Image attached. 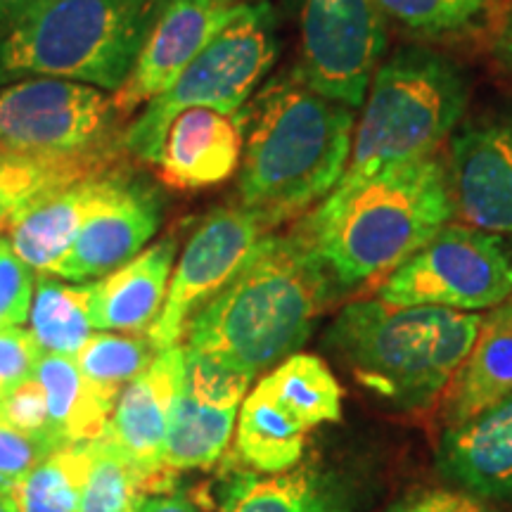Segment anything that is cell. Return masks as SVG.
Returning a JSON list of instances; mask_svg holds the SVG:
<instances>
[{
	"label": "cell",
	"instance_id": "1",
	"mask_svg": "<svg viewBox=\"0 0 512 512\" xmlns=\"http://www.w3.org/2000/svg\"><path fill=\"white\" fill-rule=\"evenodd\" d=\"M335 292L328 268L294 230L268 233L188 320L183 347L256 377L304 347Z\"/></svg>",
	"mask_w": 512,
	"mask_h": 512
},
{
	"label": "cell",
	"instance_id": "2",
	"mask_svg": "<svg viewBox=\"0 0 512 512\" xmlns=\"http://www.w3.org/2000/svg\"><path fill=\"white\" fill-rule=\"evenodd\" d=\"M356 110L323 98L294 74L275 76L238 112V197L271 226L318 207L342 181Z\"/></svg>",
	"mask_w": 512,
	"mask_h": 512
},
{
	"label": "cell",
	"instance_id": "3",
	"mask_svg": "<svg viewBox=\"0 0 512 512\" xmlns=\"http://www.w3.org/2000/svg\"><path fill=\"white\" fill-rule=\"evenodd\" d=\"M453 219L446 155L437 152L335 188L292 230L339 290H356L387 278Z\"/></svg>",
	"mask_w": 512,
	"mask_h": 512
},
{
	"label": "cell",
	"instance_id": "4",
	"mask_svg": "<svg viewBox=\"0 0 512 512\" xmlns=\"http://www.w3.org/2000/svg\"><path fill=\"white\" fill-rule=\"evenodd\" d=\"M479 325V313L377 297L344 306L325 332V344L377 399L396 411H422L446 394Z\"/></svg>",
	"mask_w": 512,
	"mask_h": 512
},
{
	"label": "cell",
	"instance_id": "5",
	"mask_svg": "<svg viewBox=\"0 0 512 512\" xmlns=\"http://www.w3.org/2000/svg\"><path fill=\"white\" fill-rule=\"evenodd\" d=\"M467 102L470 81L451 57L420 43L396 48L370 81L337 188L437 155L463 119Z\"/></svg>",
	"mask_w": 512,
	"mask_h": 512
},
{
	"label": "cell",
	"instance_id": "6",
	"mask_svg": "<svg viewBox=\"0 0 512 512\" xmlns=\"http://www.w3.org/2000/svg\"><path fill=\"white\" fill-rule=\"evenodd\" d=\"M159 0H41L0 38V83L67 79L124 86Z\"/></svg>",
	"mask_w": 512,
	"mask_h": 512
},
{
	"label": "cell",
	"instance_id": "7",
	"mask_svg": "<svg viewBox=\"0 0 512 512\" xmlns=\"http://www.w3.org/2000/svg\"><path fill=\"white\" fill-rule=\"evenodd\" d=\"M278 57L275 12L266 0L249 3L223 27L214 41L188 64L169 91L147 102L121 136V150L155 164L164 133L185 110L235 114L247 105Z\"/></svg>",
	"mask_w": 512,
	"mask_h": 512
},
{
	"label": "cell",
	"instance_id": "8",
	"mask_svg": "<svg viewBox=\"0 0 512 512\" xmlns=\"http://www.w3.org/2000/svg\"><path fill=\"white\" fill-rule=\"evenodd\" d=\"M377 297L465 313L496 309L512 297V254L496 233L448 223L382 280Z\"/></svg>",
	"mask_w": 512,
	"mask_h": 512
},
{
	"label": "cell",
	"instance_id": "9",
	"mask_svg": "<svg viewBox=\"0 0 512 512\" xmlns=\"http://www.w3.org/2000/svg\"><path fill=\"white\" fill-rule=\"evenodd\" d=\"M294 76L323 98L361 110L387 57L389 22L375 0H297Z\"/></svg>",
	"mask_w": 512,
	"mask_h": 512
},
{
	"label": "cell",
	"instance_id": "10",
	"mask_svg": "<svg viewBox=\"0 0 512 512\" xmlns=\"http://www.w3.org/2000/svg\"><path fill=\"white\" fill-rule=\"evenodd\" d=\"M117 117L110 95L88 83L19 79L0 88V147L53 157L110 152Z\"/></svg>",
	"mask_w": 512,
	"mask_h": 512
},
{
	"label": "cell",
	"instance_id": "11",
	"mask_svg": "<svg viewBox=\"0 0 512 512\" xmlns=\"http://www.w3.org/2000/svg\"><path fill=\"white\" fill-rule=\"evenodd\" d=\"M271 230L264 216L242 204L211 211L190 235L171 273L164 309L145 332L157 351L183 342L188 320L235 278Z\"/></svg>",
	"mask_w": 512,
	"mask_h": 512
},
{
	"label": "cell",
	"instance_id": "12",
	"mask_svg": "<svg viewBox=\"0 0 512 512\" xmlns=\"http://www.w3.org/2000/svg\"><path fill=\"white\" fill-rule=\"evenodd\" d=\"M446 171L460 223L512 233V112L465 121L448 140Z\"/></svg>",
	"mask_w": 512,
	"mask_h": 512
},
{
	"label": "cell",
	"instance_id": "13",
	"mask_svg": "<svg viewBox=\"0 0 512 512\" xmlns=\"http://www.w3.org/2000/svg\"><path fill=\"white\" fill-rule=\"evenodd\" d=\"M245 5L230 0H159L124 86L112 95L119 117L138 112L174 86L188 64Z\"/></svg>",
	"mask_w": 512,
	"mask_h": 512
},
{
	"label": "cell",
	"instance_id": "14",
	"mask_svg": "<svg viewBox=\"0 0 512 512\" xmlns=\"http://www.w3.org/2000/svg\"><path fill=\"white\" fill-rule=\"evenodd\" d=\"M162 223L159 192L133 176L88 216L50 275L72 283L105 278L143 252Z\"/></svg>",
	"mask_w": 512,
	"mask_h": 512
},
{
	"label": "cell",
	"instance_id": "15",
	"mask_svg": "<svg viewBox=\"0 0 512 512\" xmlns=\"http://www.w3.org/2000/svg\"><path fill=\"white\" fill-rule=\"evenodd\" d=\"M183 375V344L159 351L150 366L121 392L105 432L107 441L155 479L159 494L169 491V475H176L164 467V448L171 411L183 392Z\"/></svg>",
	"mask_w": 512,
	"mask_h": 512
},
{
	"label": "cell",
	"instance_id": "16",
	"mask_svg": "<svg viewBox=\"0 0 512 512\" xmlns=\"http://www.w3.org/2000/svg\"><path fill=\"white\" fill-rule=\"evenodd\" d=\"M126 176L121 166H107L24 207L8 226V240L19 259L31 271H53L88 216L124 183Z\"/></svg>",
	"mask_w": 512,
	"mask_h": 512
},
{
	"label": "cell",
	"instance_id": "17",
	"mask_svg": "<svg viewBox=\"0 0 512 512\" xmlns=\"http://www.w3.org/2000/svg\"><path fill=\"white\" fill-rule=\"evenodd\" d=\"M437 470L482 501H512V394L475 418L446 427Z\"/></svg>",
	"mask_w": 512,
	"mask_h": 512
},
{
	"label": "cell",
	"instance_id": "18",
	"mask_svg": "<svg viewBox=\"0 0 512 512\" xmlns=\"http://www.w3.org/2000/svg\"><path fill=\"white\" fill-rule=\"evenodd\" d=\"M242 128L238 112L195 107L174 117L155 159L157 174L178 190L209 188L240 169Z\"/></svg>",
	"mask_w": 512,
	"mask_h": 512
},
{
	"label": "cell",
	"instance_id": "19",
	"mask_svg": "<svg viewBox=\"0 0 512 512\" xmlns=\"http://www.w3.org/2000/svg\"><path fill=\"white\" fill-rule=\"evenodd\" d=\"M176 240L164 238L98 283H88V311L98 330L147 332L164 309L176 266Z\"/></svg>",
	"mask_w": 512,
	"mask_h": 512
},
{
	"label": "cell",
	"instance_id": "20",
	"mask_svg": "<svg viewBox=\"0 0 512 512\" xmlns=\"http://www.w3.org/2000/svg\"><path fill=\"white\" fill-rule=\"evenodd\" d=\"M512 394V299L482 316L477 339L446 389V425L475 418Z\"/></svg>",
	"mask_w": 512,
	"mask_h": 512
},
{
	"label": "cell",
	"instance_id": "21",
	"mask_svg": "<svg viewBox=\"0 0 512 512\" xmlns=\"http://www.w3.org/2000/svg\"><path fill=\"white\" fill-rule=\"evenodd\" d=\"M221 512H354V503L332 472L294 465L264 477L238 472L223 486Z\"/></svg>",
	"mask_w": 512,
	"mask_h": 512
},
{
	"label": "cell",
	"instance_id": "22",
	"mask_svg": "<svg viewBox=\"0 0 512 512\" xmlns=\"http://www.w3.org/2000/svg\"><path fill=\"white\" fill-rule=\"evenodd\" d=\"M420 46L465 48L494 41L512 0H375Z\"/></svg>",
	"mask_w": 512,
	"mask_h": 512
},
{
	"label": "cell",
	"instance_id": "23",
	"mask_svg": "<svg viewBox=\"0 0 512 512\" xmlns=\"http://www.w3.org/2000/svg\"><path fill=\"white\" fill-rule=\"evenodd\" d=\"M34 377L46 392L50 427L60 434L64 444H83L105 437L114 408L83 380L74 358L43 351Z\"/></svg>",
	"mask_w": 512,
	"mask_h": 512
},
{
	"label": "cell",
	"instance_id": "24",
	"mask_svg": "<svg viewBox=\"0 0 512 512\" xmlns=\"http://www.w3.org/2000/svg\"><path fill=\"white\" fill-rule=\"evenodd\" d=\"M107 166H114V150L98 155L53 157L0 147V230H8L19 211L38 197Z\"/></svg>",
	"mask_w": 512,
	"mask_h": 512
},
{
	"label": "cell",
	"instance_id": "25",
	"mask_svg": "<svg viewBox=\"0 0 512 512\" xmlns=\"http://www.w3.org/2000/svg\"><path fill=\"white\" fill-rule=\"evenodd\" d=\"M309 430L299 420L271 399L256 384L254 392L245 396L238 413V448L240 460L254 472L278 475L292 470L304 456V437Z\"/></svg>",
	"mask_w": 512,
	"mask_h": 512
},
{
	"label": "cell",
	"instance_id": "26",
	"mask_svg": "<svg viewBox=\"0 0 512 512\" xmlns=\"http://www.w3.org/2000/svg\"><path fill=\"white\" fill-rule=\"evenodd\" d=\"M306 430L342 420V387L328 363L313 354H292L259 382Z\"/></svg>",
	"mask_w": 512,
	"mask_h": 512
},
{
	"label": "cell",
	"instance_id": "27",
	"mask_svg": "<svg viewBox=\"0 0 512 512\" xmlns=\"http://www.w3.org/2000/svg\"><path fill=\"white\" fill-rule=\"evenodd\" d=\"M240 408L200 403L181 392L166 432L164 467L171 472L207 470L226 453Z\"/></svg>",
	"mask_w": 512,
	"mask_h": 512
},
{
	"label": "cell",
	"instance_id": "28",
	"mask_svg": "<svg viewBox=\"0 0 512 512\" xmlns=\"http://www.w3.org/2000/svg\"><path fill=\"white\" fill-rule=\"evenodd\" d=\"M31 332L46 354L74 358L93 337L88 311V283L67 285L62 278L41 273L31 299Z\"/></svg>",
	"mask_w": 512,
	"mask_h": 512
},
{
	"label": "cell",
	"instance_id": "29",
	"mask_svg": "<svg viewBox=\"0 0 512 512\" xmlns=\"http://www.w3.org/2000/svg\"><path fill=\"white\" fill-rule=\"evenodd\" d=\"M159 486L105 437L91 441V463L81 489L79 512H140Z\"/></svg>",
	"mask_w": 512,
	"mask_h": 512
},
{
	"label": "cell",
	"instance_id": "30",
	"mask_svg": "<svg viewBox=\"0 0 512 512\" xmlns=\"http://www.w3.org/2000/svg\"><path fill=\"white\" fill-rule=\"evenodd\" d=\"M159 351L150 337L138 335H93L74 356L76 368L81 370L83 380L98 392L102 401L114 408L121 392L131 384L143 370L150 366Z\"/></svg>",
	"mask_w": 512,
	"mask_h": 512
},
{
	"label": "cell",
	"instance_id": "31",
	"mask_svg": "<svg viewBox=\"0 0 512 512\" xmlns=\"http://www.w3.org/2000/svg\"><path fill=\"white\" fill-rule=\"evenodd\" d=\"M91 463V441L67 444L10 486L17 512H79L81 489Z\"/></svg>",
	"mask_w": 512,
	"mask_h": 512
},
{
	"label": "cell",
	"instance_id": "32",
	"mask_svg": "<svg viewBox=\"0 0 512 512\" xmlns=\"http://www.w3.org/2000/svg\"><path fill=\"white\" fill-rule=\"evenodd\" d=\"M185 358V375H183V392L190 399L200 403H211V406H223V408H240V403L245 401L249 384L254 377L238 370L223 366L219 361H211V358L195 354L183 347Z\"/></svg>",
	"mask_w": 512,
	"mask_h": 512
},
{
	"label": "cell",
	"instance_id": "33",
	"mask_svg": "<svg viewBox=\"0 0 512 512\" xmlns=\"http://www.w3.org/2000/svg\"><path fill=\"white\" fill-rule=\"evenodd\" d=\"M67 446L57 434H31L0 415V484L15 486L46 463L57 448Z\"/></svg>",
	"mask_w": 512,
	"mask_h": 512
},
{
	"label": "cell",
	"instance_id": "34",
	"mask_svg": "<svg viewBox=\"0 0 512 512\" xmlns=\"http://www.w3.org/2000/svg\"><path fill=\"white\" fill-rule=\"evenodd\" d=\"M34 275L19 259L10 240L0 235V330L19 328L29 318Z\"/></svg>",
	"mask_w": 512,
	"mask_h": 512
},
{
	"label": "cell",
	"instance_id": "35",
	"mask_svg": "<svg viewBox=\"0 0 512 512\" xmlns=\"http://www.w3.org/2000/svg\"><path fill=\"white\" fill-rule=\"evenodd\" d=\"M0 415L10 422V425L19 427V430L31 434H57L50 427L48 415V399L43 392L41 382L36 377L24 380L17 387L5 392L3 401H0ZM60 437V434H57Z\"/></svg>",
	"mask_w": 512,
	"mask_h": 512
},
{
	"label": "cell",
	"instance_id": "36",
	"mask_svg": "<svg viewBox=\"0 0 512 512\" xmlns=\"http://www.w3.org/2000/svg\"><path fill=\"white\" fill-rule=\"evenodd\" d=\"M41 354L43 349L38 347L31 330H24L22 325L0 330V387L8 392L24 380H31Z\"/></svg>",
	"mask_w": 512,
	"mask_h": 512
},
{
	"label": "cell",
	"instance_id": "37",
	"mask_svg": "<svg viewBox=\"0 0 512 512\" xmlns=\"http://www.w3.org/2000/svg\"><path fill=\"white\" fill-rule=\"evenodd\" d=\"M387 512H494L482 498L467 491L425 489L396 501Z\"/></svg>",
	"mask_w": 512,
	"mask_h": 512
},
{
	"label": "cell",
	"instance_id": "38",
	"mask_svg": "<svg viewBox=\"0 0 512 512\" xmlns=\"http://www.w3.org/2000/svg\"><path fill=\"white\" fill-rule=\"evenodd\" d=\"M140 512H200V508H197L190 498H185L181 494H169V491H166L162 496L147 498Z\"/></svg>",
	"mask_w": 512,
	"mask_h": 512
},
{
	"label": "cell",
	"instance_id": "39",
	"mask_svg": "<svg viewBox=\"0 0 512 512\" xmlns=\"http://www.w3.org/2000/svg\"><path fill=\"white\" fill-rule=\"evenodd\" d=\"M491 48H494V55L505 67V72L512 76V3H510L508 15L503 19L501 29H498L496 38L491 41Z\"/></svg>",
	"mask_w": 512,
	"mask_h": 512
},
{
	"label": "cell",
	"instance_id": "40",
	"mask_svg": "<svg viewBox=\"0 0 512 512\" xmlns=\"http://www.w3.org/2000/svg\"><path fill=\"white\" fill-rule=\"evenodd\" d=\"M41 0H0V27H10L15 19L29 12Z\"/></svg>",
	"mask_w": 512,
	"mask_h": 512
},
{
	"label": "cell",
	"instance_id": "41",
	"mask_svg": "<svg viewBox=\"0 0 512 512\" xmlns=\"http://www.w3.org/2000/svg\"><path fill=\"white\" fill-rule=\"evenodd\" d=\"M0 512H17L15 498H12L8 486L0 484Z\"/></svg>",
	"mask_w": 512,
	"mask_h": 512
},
{
	"label": "cell",
	"instance_id": "42",
	"mask_svg": "<svg viewBox=\"0 0 512 512\" xmlns=\"http://www.w3.org/2000/svg\"><path fill=\"white\" fill-rule=\"evenodd\" d=\"M230 3H240V5H249V3H261V0H230Z\"/></svg>",
	"mask_w": 512,
	"mask_h": 512
},
{
	"label": "cell",
	"instance_id": "43",
	"mask_svg": "<svg viewBox=\"0 0 512 512\" xmlns=\"http://www.w3.org/2000/svg\"><path fill=\"white\" fill-rule=\"evenodd\" d=\"M3 396H5V389H3V387H0V401H3Z\"/></svg>",
	"mask_w": 512,
	"mask_h": 512
}]
</instances>
